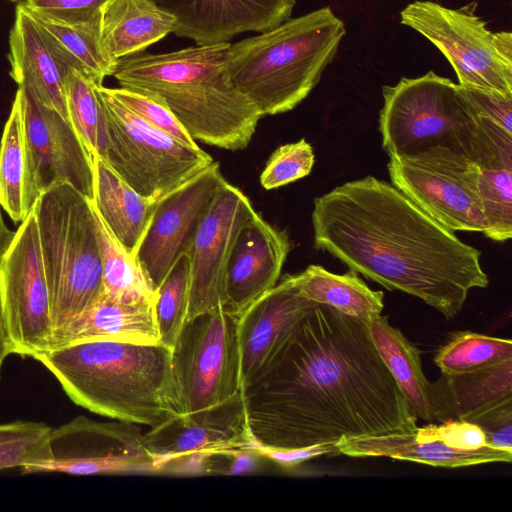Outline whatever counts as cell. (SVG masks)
Returning <instances> with one entry per match:
<instances>
[{"instance_id":"obj_32","label":"cell","mask_w":512,"mask_h":512,"mask_svg":"<svg viewBox=\"0 0 512 512\" xmlns=\"http://www.w3.org/2000/svg\"><path fill=\"white\" fill-rule=\"evenodd\" d=\"M100 85L71 68L66 77V101L70 121L85 147L92 157L96 156L108 165L112 148Z\"/></svg>"},{"instance_id":"obj_9","label":"cell","mask_w":512,"mask_h":512,"mask_svg":"<svg viewBox=\"0 0 512 512\" xmlns=\"http://www.w3.org/2000/svg\"><path fill=\"white\" fill-rule=\"evenodd\" d=\"M111 138L108 166L142 196L157 201L214 160L200 147L186 146L128 110L99 86Z\"/></svg>"},{"instance_id":"obj_10","label":"cell","mask_w":512,"mask_h":512,"mask_svg":"<svg viewBox=\"0 0 512 512\" xmlns=\"http://www.w3.org/2000/svg\"><path fill=\"white\" fill-rule=\"evenodd\" d=\"M171 365L180 414L239 393L238 316L218 307L187 320L171 349Z\"/></svg>"},{"instance_id":"obj_37","label":"cell","mask_w":512,"mask_h":512,"mask_svg":"<svg viewBox=\"0 0 512 512\" xmlns=\"http://www.w3.org/2000/svg\"><path fill=\"white\" fill-rule=\"evenodd\" d=\"M51 427L43 422L0 423V470L22 468L44 445Z\"/></svg>"},{"instance_id":"obj_31","label":"cell","mask_w":512,"mask_h":512,"mask_svg":"<svg viewBox=\"0 0 512 512\" xmlns=\"http://www.w3.org/2000/svg\"><path fill=\"white\" fill-rule=\"evenodd\" d=\"M0 206L14 223L32 210L20 92L16 91L0 144Z\"/></svg>"},{"instance_id":"obj_17","label":"cell","mask_w":512,"mask_h":512,"mask_svg":"<svg viewBox=\"0 0 512 512\" xmlns=\"http://www.w3.org/2000/svg\"><path fill=\"white\" fill-rule=\"evenodd\" d=\"M256 213L248 197L227 180L217 191L187 251L190 259L187 320L222 307L230 252L240 229Z\"/></svg>"},{"instance_id":"obj_8","label":"cell","mask_w":512,"mask_h":512,"mask_svg":"<svg viewBox=\"0 0 512 512\" xmlns=\"http://www.w3.org/2000/svg\"><path fill=\"white\" fill-rule=\"evenodd\" d=\"M476 7L475 2L448 8L414 1L400 12V21L442 52L458 85L512 97V34L487 29Z\"/></svg>"},{"instance_id":"obj_36","label":"cell","mask_w":512,"mask_h":512,"mask_svg":"<svg viewBox=\"0 0 512 512\" xmlns=\"http://www.w3.org/2000/svg\"><path fill=\"white\" fill-rule=\"evenodd\" d=\"M128 110L139 118L170 135L180 143L191 148H198L197 142L189 135L180 121L166 104L155 94L132 88H107Z\"/></svg>"},{"instance_id":"obj_1","label":"cell","mask_w":512,"mask_h":512,"mask_svg":"<svg viewBox=\"0 0 512 512\" xmlns=\"http://www.w3.org/2000/svg\"><path fill=\"white\" fill-rule=\"evenodd\" d=\"M241 395L251 437L262 447L304 448L417 427L367 321L324 304L302 316Z\"/></svg>"},{"instance_id":"obj_13","label":"cell","mask_w":512,"mask_h":512,"mask_svg":"<svg viewBox=\"0 0 512 512\" xmlns=\"http://www.w3.org/2000/svg\"><path fill=\"white\" fill-rule=\"evenodd\" d=\"M0 315L12 354L35 358L51 348L50 293L33 210L0 261Z\"/></svg>"},{"instance_id":"obj_29","label":"cell","mask_w":512,"mask_h":512,"mask_svg":"<svg viewBox=\"0 0 512 512\" xmlns=\"http://www.w3.org/2000/svg\"><path fill=\"white\" fill-rule=\"evenodd\" d=\"M291 278L299 295L345 315L368 321L383 311V292L370 289L352 270L335 274L320 265H310Z\"/></svg>"},{"instance_id":"obj_5","label":"cell","mask_w":512,"mask_h":512,"mask_svg":"<svg viewBox=\"0 0 512 512\" xmlns=\"http://www.w3.org/2000/svg\"><path fill=\"white\" fill-rule=\"evenodd\" d=\"M346 34L330 7L231 44L227 72L261 117L294 109L318 84Z\"/></svg>"},{"instance_id":"obj_24","label":"cell","mask_w":512,"mask_h":512,"mask_svg":"<svg viewBox=\"0 0 512 512\" xmlns=\"http://www.w3.org/2000/svg\"><path fill=\"white\" fill-rule=\"evenodd\" d=\"M89 340L160 343L154 302L121 303L104 295L58 331L51 348Z\"/></svg>"},{"instance_id":"obj_46","label":"cell","mask_w":512,"mask_h":512,"mask_svg":"<svg viewBox=\"0 0 512 512\" xmlns=\"http://www.w3.org/2000/svg\"><path fill=\"white\" fill-rule=\"evenodd\" d=\"M8 1H9V2H12V3L16 4V5H18V4H22V3H24V2H26V1H28V0H8Z\"/></svg>"},{"instance_id":"obj_34","label":"cell","mask_w":512,"mask_h":512,"mask_svg":"<svg viewBox=\"0 0 512 512\" xmlns=\"http://www.w3.org/2000/svg\"><path fill=\"white\" fill-rule=\"evenodd\" d=\"M512 359V341L471 331L455 333L436 353L441 373L458 374Z\"/></svg>"},{"instance_id":"obj_23","label":"cell","mask_w":512,"mask_h":512,"mask_svg":"<svg viewBox=\"0 0 512 512\" xmlns=\"http://www.w3.org/2000/svg\"><path fill=\"white\" fill-rule=\"evenodd\" d=\"M478 117V116H477ZM478 169L486 237L503 242L512 237V135L479 118L466 155Z\"/></svg>"},{"instance_id":"obj_45","label":"cell","mask_w":512,"mask_h":512,"mask_svg":"<svg viewBox=\"0 0 512 512\" xmlns=\"http://www.w3.org/2000/svg\"><path fill=\"white\" fill-rule=\"evenodd\" d=\"M12 354V349L9 343V340L7 338L2 318L0 315V370L2 367V364L7 356Z\"/></svg>"},{"instance_id":"obj_3","label":"cell","mask_w":512,"mask_h":512,"mask_svg":"<svg viewBox=\"0 0 512 512\" xmlns=\"http://www.w3.org/2000/svg\"><path fill=\"white\" fill-rule=\"evenodd\" d=\"M75 404L118 421L155 427L180 414L171 349L89 340L37 355Z\"/></svg>"},{"instance_id":"obj_14","label":"cell","mask_w":512,"mask_h":512,"mask_svg":"<svg viewBox=\"0 0 512 512\" xmlns=\"http://www.w3.org/2000/svg\"><path fill=\"white\" fill-rule=\"evenodd\" d=\"M336 445L349 457H387L445 468L512 460V451L490 446L478 426L460 420L432 422L403 433L343 437Z\"/></svg>"},{"instance_id":"obj_43","label":"cell","mask_w":512,"mask_h":512,"mask_svg":"<svg viewBox=\"0 0 512 512\" xmlns=\"http://www.w3.org/2000/svg\"><path fill=\"white\" fill-rule=\"evenodd\" d=\"M261 454L285 469H293L300 464L324 455H340L336 443L318 444L304 448L278 449L257 445Z\"/></svg>"},{"instance_id":"obj_41","label":"cell","mask_w":512,"mask_h":512,"mask_svg":"<svg viewBox=\"0 0 512 512\" xmlns=\"http://www.w3.org/2000/svg\"><path fill=\"white\" fill-rule=\"evenodd\" d=\"M495 448L512 451V398L487 409L470 421Z\"/></svg>"},{"instance_id":"obj_33","label":"cell","mask_w":512,"mask_h":512,"mask_svg":"<svg viewBox=\"0 0 512 512\" xmlns=\"http://www.w3.org/2000/svg\"><path fill=\"white\" fill-rule=\"evenodd\" d=\"M92 207L101 254L104 295L121 303L154 302L155 292L135 257L120 245L93 204Z\"/></svg>"},{"instance_id":"obj_39","label":"cell","mask_w":512,"mask_h":512,"mask_svg":"<svg viewBox=\"0 0 512 512\" xmlns=\"http://www.w3.org/2000/svg\"><path fill=\"white\" fill-rule=\"evenodd\" d=\"M109 0H28L21 5L37 13L65 23H85L101 20Z\"/></svg>"},{"instance_id":"obj_22","label":"cell","mask_w":512,"mask_h":512,"mask_svg":"<svg viewBox=\"0 0 512 512\" xmlns=\"http://www.w3.org/2000/svg\"><path fill=\"white\" fill-rule=\"evenodd\" d=\"M10 76L41 104L70 120L66 101V77L71 69L20 5L9 33Z\"/></svg>"},{"instance_id":"obj_30","label":"cell","mask_w":512,"mask_h":512,"mask_svg":"<svg viewBox=\"0 0 512 512\" xmlns=\"http://www.w3.org/2000/svg\"><path fill=\"white\" fill-rule=\"evenodd\" d=\"M27 12L70 68L88 75L98 84L113 75L115 64L106 56L100 41L101 20L65 23Z\"/></svg>"},{"instance_id":"obj_40","label":"cell","mask_w":512,"mask_h":512,"mask_svg":"<svg viewBox=\"0 0 512 512\" xmlns=\"http://www.w3.org/2000/svg\"><path fill=\"white\" fill-rule=\"evenodd\" d=\"M266 459L257 445L211 451L205 462L206 474L240 475L255 471Z\"/></svg>"},{"instance_id":"obj_20","label":"cell","mask_w":512,"mask_h":512,"mask_svg":"<svg viewBox=\"0 0 512 512\" xmlns=\"http://www.w3.org/2000/svg\"><path fill=\"white\" fill-rule=\"evenodd\" d=\"M291 245L278 230L256 213L240 229L225 269L222 309L240 316L272 289L279 279Z\"/></svg>"},{"instance_id":"obj_2","label":"cell","mask_w":512,"mask_h":512,"mask_svg":"<svg viewBox=\"0 0 512 512\" xmlns=\"http://www.w3.org/2000/svg\"><path fill=\"white\" fill-rule=\"evenodd\" d=\"M314 245L390 291L452 319L468 293L489 284L481 252L391 183L366 176L314 199Z\"/></svg>"},{"instance_id":"obj_35","label":"cell","mask_w":512,"mask_h":512,"mask_svg":"<svg viewBox=\"0 0 512 512\" xmlns=\"http://www.w3.org/2000/svg\"><path fill=\"white\" fill-rule=\"evenodd\" d=\"M190 293V259L182 254L155 291L154 311L160 343L172 349L187 321Z\"/></svg>"},{"instance_id":"obj_19","label":"cell","mask_w":512,"mask_h":512,"mask_svg":"<svg viewBox=\"0 0 512 512\" xmlns=\"http://www.w3.org/2000/svg\"><path fill=\"white\" fill-rule=\"evenodd\" d=\"M175 19L173 33L197 45L267 32L288 20L296 0H150Z\"/></svg>"},{"instance_id":"obj_42","label":"cell","mask_w":512,"mask_h":512,"mask_svg":"<svg viewBox=\"0 0 512 512\" xmlns=\"http://www.w3.org/2000/svg\"><path fill=\"white\" fill-rule=\"evenodd\" d=\"M461 89L479 118L491 122L506 133L512 135L511 96L464 87H461Z\"/></svg>"},{"instance_id":"obj_4","label":"cell","mask_w":512,"mask_h":512,"mask_svg":"<svg viewBox=\"0 0 512 512\" xmlns=\"http://www.w3.org/2000/svg\"><path fill=\"white\" fill-rule=\"evenodd\" d=\"M230 45L139 52L118 60L112 76L120 87L157 95L195 141L232 151L245 149L261 115L229 78Z\"/></svg>"},{"instance_id":"obj_7","label":"cell","mask_w":512,"mask_h":512,"mask_svg":"<svg viewBox=\"0 0 512 512\" xmlns=\"http://www.w3.org/2000/svg\"><path fill=\"white\" fill-rule=\"evenodd\" d=\"M382 96L379 131L388 156L413 155L438 146L467 155L478 117L451 79L433 71L403 77L393 86H383Z\"/></svg>"},{"instance_id":"obj_38","label":"cell","mask_w":512,"mask_h":512,"mask_svg":"<svg viewBox=\"0 0 512 512\" xmlns=\"http://www.w3.org/2000/svg\"><path fill=\"white\" fill-rule=\"evenodd\" d=\"M314 161L313 148L305 139L282 145L267 161L260 183L271 190L297 181L310 174Z\"/></svg>"},{"instance_id":"obj_11","label":"cell","mask_w":512,"mask_h":512,"mask_svg":"<svg viewBox=\"0 0 512 512\" xmlns=\"http://www.w3.org/2000/svg\"><path fill=\"white\" fill-rule=\"evenodd\" d=\"M391 184L445 228L484 232L486 221L476 164L446 147L389 155Z\"/></svg>"},{"instance_id":"obj_26","label":"cell","mask_w":512,"mask_h":512,"mask_svg":"<svg viewBox=\"0 0 512 512\" xmlns=\"http://www.w3.org/2000/svg\"><path fill=\"white\" fill-rule=\"evenodd\" d=\"M174 23L172 15L150 0H109L101 14V45L116 65L173 32Z\"/></svg>"},{"instance_id":"obj_28","label":"cell","mask_w":512,"mask_h":512,"mask_svg":"<svg viewBox=\"0 0 512 512\" xmlns=\"http://www.w3.org/2000/svg\"><path fill=\"white\" fill-rule=\"evenodd\" d=\"M371 339L382 361L417 419L435 422L432 383L422 370L421 351L382 314L367 321Z\"/></svg>"},{"instance_id":"obj_27","label":"cell","mask_w":512,"mask_h":512,"mask_svg":"<svg viewBox=\"0 0 512 512\" xmlns=\"http://www.w3.org/2000/svg\"><path fill=\"white\" fill-rule=\"evenodd\" d=\"M93 163L92 204L114 238L135 257L156 201L135 191L100 158L93 156Z\"/></svg>"},{"instance_id":"obj_21","label":"cell","mask_w":512,"mask_h":512,"mask_svg":"<svg viewBox=\"0 0 512 512\" xmlns=\"http://www.w3.org/2000/svg\"><path fill=\"white\" fill-rule=\"evenodd\" d=\"M314 304L298 294L291 275L287 274L238 317L242 384L270 361Z\"/></svg>"},{"instance_id":"obj_12","label":"cell","mask_w":512,"mask_h":512,"mask_svg":"<svg viewBox=\"0 0 512 512\" xmlns=\"http://www.w3.org/2000/svg\"><path fill=\"white\" fill-rule=\"evenodd\" d=\"M134 423L101 422L77 416L50 430L37 456L21 471L104 475L157 472L154 457Z\"/></svg>"},{"instance_id":"obj_16","label":"cell","mask_w":512,"mask_h":512,"mask_svg":"<svg viewBox=\"0 0 512 512\" xmlns=\"http://www.w3.org/2000/svg\"><path fill=\"white\" fill-rule=\"evenodd\" d=\"M225 181L220 164L213 161L156 201L135 253L154 292L176 260L187 253L203 215Z\"/></svg>"},{"instance_id":"obj_18","label":"cell","mask_w":512,"mask_h":512,"mask_svg":"<svg viewBox=\"0 0 512 512\" xmlns=\"http://www.w3.org/2000/svg\"><path fill=\"white\" fill-rule=\"evenodd\" d=\"M143 443L158 466L173 457L257 445L249 432L241 391L197 411L178 414L151 427Z\"/></svg>"},{"instance_id":"obj_15","label":"cell","mask_w":512,"mask_h":512,"mask_svg":"<svg viewBox=\"0 0 512 512\" xmlns=\"http://www.w3.org/2000/svg\"><path fill=\"white\" fill-rule=\"evenodd\" d=\"M21 96L32 208L42 192L68 183L89 200L94 197L93 157L70 120L41 104L27 89Z\"/></svg>"},{"instance_id":"obj_6","label":"cell","mask_w":512,"mask_h":512,"mask_svg":"<svg viewBox=\"0 0 512 512\" xmlns=\"http://www.w3.org/2000/svg\"><path fill=\"white\" fill-rule=\"evenodd\" d=\"M48 283L54 335L104 296L91 200L68 183L42 192L32 208Z\"/></svg>"},{"instance_id":"obj_44","label":"cell","mask_w":512,"mask_h":512,"mask_svg":"<svg viewBox=\"0 0 512 512\" xmlns=\"http://www.w3.org/2000/svg\"><path fill=\"white\" fill-rule=\"evenodd\" d=\"M14 233L7 228L0 210V261L11 243Z\"/></svg>"},{"instance_id":"obj_25","label":"cell","mask_w":512,"mask_h":512,"mask_svg":"<svg viewBox=\"0 0 512 512\" xmlns=\"http://www.w3.org/2000/svg\"><path fill=\"white\" fill-rule=\"evenodd\" d=\"M512 398V359L458 374H445L432 383L435 422L470 421Z\"/></svg>"}]
</instances>
